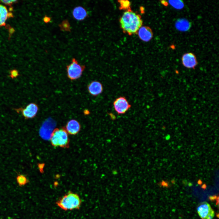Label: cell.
I'll return each mask as SVG.
<instances>
[{
    "label": "cell",
    "instance_id": "6da1fadb",
    "mask_svg": "<svg viewBox=\"0 0 219 219\" xmlns=\"http://www.w3.org/2000/svg\"><path fill=\"white\" fill-rule=\"evenodd\" d=\"M120 26L123 31L129 35L137 33L142 26L143 21L141 16L131 10H127L120 19Z\"/></svg>",
    "mask_w": 219,
    "mask_h": 219
},
{
    "label": "cell",
    "instance_id": "7a4b0ae2",
    "mask_svg": "<svg viewBox=\"0 0 219 219\" xmlns=\"http://www.w3.org/2000/svg\"><path fill=\"white\" fill-rule=\"evenodd\" d=\"M81 203L78 195L70 192L61 198L56 203L61 209L67 210L79 209Z\"/></svg>",
    "mask_w": 219,
    "mask_h": 219
},
{
    "label": "cell",
    "instance_id": "3957f363",
    "mask_svg": "<svg viewBox=\"0 0 219 219\" xmlns=\"http://www.w3.org/2000/svg\"><path fill=\"white\" fill-rule=\"evenodd\" d=\"M51 143L55 147H66L68 146L69 139L67 132L64 129H55L50 137Z\"/></svg>",
    "mask_w": 219,
    "mask_h": 219
},
{
    "label": "cell",
    "instance_id": "277c9868",
    "mask_svg": "<svg viewBox=\"0 0 219 219\" xmlns=\"http://www.w3.org/2000/svg\"><path fill=\"white\" fill-rule=\"evenodd\" d=\"M85 68V65L79 64L75 58H73L71 62L67 66L68 78L71 81L78 79L81 76Z\"/></svg>",
    "mask_w": 219,
    "mask_h": 219
},
{
    "label": "cell",
    "instance_id": "5b68a950",
    "mask_svg": "<svg viewBox=\"0 0 219 219\" xmlns=\"http://www.w3.org/2000/svg\"><path fill=\"white\" fill-rule=\"evenodd\" d=\"M17 113H21L26 119H32L36 115L39 110L38 105L36 103H32L28 104L25 107L14 108Z\"/></svg>",
    "mask_w": 219,
    "mask_h": 219
},
{
    "label": "cell",
    "instance_id": "8992f818",
    "mask_svg": "<svg viewBox=\"0 0 219 219\" xmlns=\"http://www.w3.org/2000/svg\"><path fill=\"white\" fill-rule=\"evenodd\" d=\"M113 106L118 114H125L131 107V105L124 96H120L113 101Z\"/></svg>",
    "mask_w": 219,
    "mask_h": 219
},
{
    "label": "cell",
    "instance_id": "52a82bcc",
    "mask_svg": "<svg viewBox=\"0 0 219 219\" xmlns=\"http://www.w3.org/2000/svg\"><path fill=\"white\" fill-rule=\"evenodd\" d=\"M197 213L202 219H212L214 212L210 205L204 202L200 203L197 207Z\"/></svg>",
    "mask_w": 219,
    "mask_h": 219
},
{
    "label": "cell",
    "instance_id": "ba28073f",
    "mask_svg": "<svg viewBox=\"0 0 219 219\" xmlns=\"http://www.w3.org/2000/svg\"><path fill=\"white\" fill-rule=\"evenodd\" d=\"M181 60L183 66L187 68L194 69L198 64L195 55L191 52L183 54L182 56Z\"/></svg>",
    "mask_w": 219,
    "mask_h": 219
},
{
    "label": "cell",
    "instance_id": "9c48e42d",
    "mask_svg": "<svg viewBox=\"0 0 219 219\" xmlns=\"http://www.w3.org/2000/svg\"><path fill=\"white\" fill-rule=\"evenodd\" d=\"M88 92L91 95L96 96L100 94L103 90V86L100 82L93 81L90 82L87 85Z\"/></svg>",
    "mask_w": 219,
    "mask_h": 219
},
{
    "label": "cell",
    "instance_id": "30bf717a",
    "mask_svg": "<svg viewBox=\"0 0 219 219\" xmlns=\"http://www.w3.org/2000/svg\"><path fill=\"white\" fill-rule=\"evenodd\" d=\"M137 33L139 38L144 42L149 41L153 36L152 31L151 28L148 26H141Z\"/></svg>",
    "mask_w": 219,
    "mask_h": 219
},
{
    "label": "cell",
    "instance_id": "8fae6325",
    "mask_svg": "<svg viewBox=\"0 0 219 219\" xmlns=\"http://www.w3.org/2000/svg\"><path fill=\"white\" fill-rule=\"evenodd\" d=\"M80 127L79 123L75 119H72L68 121L66 126V131L71 134L78 133L80 130Z\"/></svg>",
    "mask_w": 219,
    "mask_h": 219
},
{
    "label": "cell",
    "instance_id": "7c38bea8",
    "mask_svg": "<svg viewBox=\"0 0 219 219\" xmlns=\"http://www.w3.org/2000/svg\"><path fill=\"white\" fill-rule=\"evenodd\" d=\"M72 15L75 19L79 21L84 20L88 16L86 10L81 6H77L74 8L72 11Z\"/></svg>",
    "mask_w": 219,
    "mask_h": 219
},
{
    "label": "cell",
    "instance_id": "4fadbf2b",
    "mask_svg": "<svg viewBox=\"0 0 219 219\" xmlns=\"http://www.w3.org/2000/svg\"><path fill=\"white\" fill-rule=\"evenodd\" d=\"M176 28L180 31H186L191 26V23L187 19L181 18L177 20L175 24Z\"/></svg>",
    "mask_w": 219,
    "mask_h": 219
},
{
    "label": "cell",
    "instance_id": "5bb4252c",
    "mask_svg": "<svg viewBox=\"0 0 219 219\" xmlns=\"http://www.w3.org/2000/svg\"><path fill=\"white\" fill-rule=\"evenodd\" d=\"M9 15L6 8L3 5H0V26L5 24Z\"/></svg>",
    "mask_w": 219,
    "mask_h": 219
},
{
    "label": "cell",
    "instance_id": "9a60e30c",
    "mask_svg": "<svg viewBox=\"0 0 219 219\" xmlns=\"http://www.w3.org/2000/svg\"><path fill=\"white\" fill-rule=\"evenodd\" d=\"M169 2L172 6L178 9H182L184 6V2L182 0H169Z\"/></svg>",
    "mask_w": 219,
    "mask_h": 219
},
{
    "label": "cell",
    "instance_id": "2e32d148",
    "mask_svg": "<svg viewBox=\"0 0 219 219\" xmlns=\"http://www.w3.org/2000/svg\"><path fill=\"white\" fill-rule=\"evenodd\" d=\"M118 2L120 5V9L128 10L130 9V2L128 0H119Z\"/></svg>",
    "mask_w": 219,
    "mask_h": 219
},
{
    "label": "cell",
    "instance_id": "e0dca14e",
    "mask_svg": "<svg viewBox=\"0 0 219 219\" xmlns=\"http://www.w3.org/2000/svg\"><path fill=\"white\" fill-rule=\"evenodd\" d=\"M16 179L17 183L20 186L25 185L28 182L27 178L23 175L18 176L17 177Z\"/></svg>",
    "mask_w": 219,
    "mask_h": 219
},
{
    "label": "cell",
    "instance_id": "ac0fdd59",
    "mask_svg": "<svg viewBox=\"0 0 219 219\" xmlns=\"http://www.w3.org/2000/svg\"><path fill=\"white\" fill-rule=\"evenodd\" d=\"M60 27L61 30L66 31H70V27L69 23L67 20L64 21L60 24Z\"/></svg>",
    "mask_w": 219,
    "mask_h": 219
},
{
    "label": "cell",
    "instance_id": "d6986e66",
    "mask_svg": "<svg viewBox=\"0 0 219 219\" xmlns=\"http://www.w3.org/2000/svg\"><path fill=\"white\" fill-rule=\"evenodd\" d=\"M19 75L18 71L16 69H13L10 71V75L9 76L12 79H14L16 78Z\"/></svg>",
    "mask_w": 219,
    "mask_h": 219
},
{
    "label": "cell",
    "instance_id": "ffe728a7",
    "mask_svg": "<svg viewBox=\"0 0 219 219\" xmlns=\"http://www.w3.org/2000/svg\"><path fill=\"white\" fill-rule=\"evenodd\" d=\"M50 20H51L50 18V17H49L46 16L44 17L43 19V21L45 23H46L49 22L50 21Z\"/></svg>",
    "mask_w": 219,
    "mask_h": 219
},
{
    "label": "cell",
    "instance_id": "44dd1931",
    "mask_svg": "<svg viewBox=\"0 0 219 219\" xmlns=\"http://www.w3.org/2000/svg\"><path fill=\"white\" fill-rule=\"evenodd\" d=\"M16 1L13 0H3L2 1V2L6 4H10L13 2H15Z\"/></svg>",
    "mask_w": 219,
    "mask_h": 219
},
{
    "label": "cell",
    "instance_id": "7402d4cb",
    "mask_svg": "<svg viewBox=\"0 0 219 219\" xmlns=\"http://www.w3.org/2000/svg\"><path fill=\"white\" fill-rule=\"evenodd\" d=\"M162 4L165 6H167L168 5V3L165 1H160Z\"/></svg>",
    "mask_w": 219,
    "mask_h": 219
},
{
    "label": "cell",
    "instance_id": "603a6c76",
    "mask_svg": "<svg viewBox=\"0 0 219 219\" xmlns=\"http://www.w3.org/2000/svg\"><path fill=\"white\" fill-rule=\"evenodd\" d=\"M198 183L199 184H201L202 183V182L201 180L199 179L198 181Z\"/></svg>",
    "mask_w": 219,
    "mask_h": 219
}]
</instances>
